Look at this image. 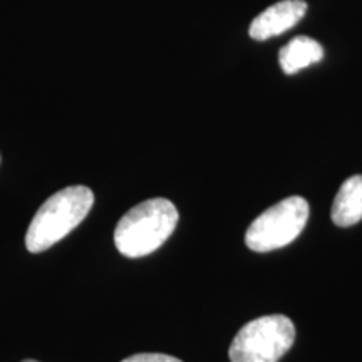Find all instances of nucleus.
Instances as JSON below:
<instances>
[{"label": "nucleus", "instance_id": "nucleus-1", "mask_svg": "<svg viewBox=\"0 0 362 362\" xmlns=\"http://www.w3.org/2000/svg\"><path fill=\"white\" fill-rule=\"evenodd\" d=\"M178 210L166 198H151L131 208L115 230V245L128 259L156 252L178 225Z\"/></svg>", "mask_w": 362, "mask_h": 362}, {"label": "nucleus", "instance_id": "nucleus-2", "mask_svg": "<svg viewBox=\"0 0 362 362\" xmlns=\"http://www.w3.org/2000/svg\"><path fill=\"white\" fill-rule=\"evenodd\" d=\"M93 203L94 193L81 185L54 193L39 208L27 228V250L40 253L61 242L88 216Z\"/></svg>", "mask_w": 362, "mask_h": 362}, {"label": "nucleus", "instance_id": "nucleus-3", "mask_svg": "<svg viewBox=\"0 0 362 362\" xmlns=\"http://www.w3.org/2000/svg\"><path fill=\"white\" fill-rule=\"evenodd\" d=\"M296 342V325L287 315H264L243 325L230 346L232 362H279Z\"/></svg>", "mask_w": 362, "mask_h": 362}, {"label": "nucleus", "instance_id": "nucleus-4", "mask_svg": "<svg viewBox=\"0 0 362 362\" xmlns=\"http://www.w3.org/2000/svg\"><path fill=\"white\" fill-rule=\"evenodd\" d=\"M309 203L302 197H288L257 216L248 226L245 243L250 250L265 253L292 243L309 220Z\"/></svg>", "mask_w": 362, "mask_h": 362}, {"label": "nucleus", "instance_id": "nucleus-5", "mask_svg": "<svg viewBox=\"0 0 362 362\" xmlns=\"http://www.w3.org/2000/svg\"><path fill=\"white\" fill-rule=\"evenodd\" d=\"M307 4L304 0H280L252 21L250 34L255 40H267L291 30L305 16Z\"/></svg>", "mask_w": 362, "mask_h": 362}, {"label": "nucleus", "instance_id": "nucleus-6", "mask_svg": "<svg viewBox=\"0 0 362 362\" xmlns=\"http://www.w3.org/2000/svg\"><path fill=\"white\" fill-rule=\"evenodd\" d=\"M330 216L334 223L342 228L362 220V175H354L344 181L336 194Z\"/></svg>", "mask_w": 362, "mask_h": 362}, {"label": "nucleus", "instance_id": "nucleus-7", "mask_svg": "<svg viewBox=\"0 0 362 362\" xmlns=\"http://www.w3.org/2000/svg\"><path fill=\"white\" fill-rule=\"evenodd\" d=\"M324 49L315 39L298 35L280 49L279 62L285 74H296L312 64L322 61Z\"/></svg>", "mask_w": 362, "mask_h": 362}, {"label": "nucleus", "instance_id": "nucleus-8", "mask_svg": "<svg viewBox=\"0 0 362 362\" xmlns=\"http://www.w3.org/2000/svg\"><path fill=\"white\" fill-rule=\"evenodd\" d=\"M121 362H183V361L176 359V357L168 356V354H148V352H144V354H134L131 357H126V359Z\"/></svg>", "mask_w": 362, "mask_h": 362}, {"label": "nucleus", "instance_id": "nucleus-9", "mask_svg": "<svg viewBox=\"0 0 362 362\" xmlns=\"http://www.w3.org/2000/svg\"><path fill=\"white\" fill-rule=\"evenodd\" d=\"M22 362H39V361H34V359H25V361H22Z\"/></svg>", "mask_w": 362, "mask_h": 362}]
</instances>
